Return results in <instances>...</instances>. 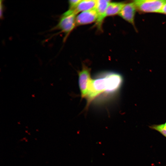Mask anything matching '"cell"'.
I'll use <instances>...</instances> for the list:
<instances>
[{
  "label": "cell",
  "instance_id": "5b68a950",
  "mask_svg": "<svg viewBox=\"0 0 166 166\" xmlns=\"http://www.w3.org/2000/svg\"><path fill=\"white\" fill-rule=\"evenodd\" d=\"M136 8L133 1L125 3L119 14L124 20L133 26H135V18Z\"/></svg>",
  "mask_w": 166,
  "mask_h": 166
},
{
  "label": "cell",
  "instance_id": "8fae6325",
  "mask_svg": "<svg viewBox=\"0 0 166 166\" xmlns=\"http://www.w3.org/2000/svg\"><path fill=\"white\" fill-rule=\"evenodd\" d=\"M81 0H71L69 1V10H73L81 1Z\"/></svg>",
  "mask_w": 166,
  "mask_h": 166
},
{
  "label": "cell",
  "instance_id": "4fadbf2b",
  "mask_svg": "<svg viewBox=\"0 0 166 166\" xmlns=\"http://www.w3.org/2000/svg\"><path fill=\"white\" fill-rule=\"evenodd\" d=\"M166 126V122L164 124Z\"/></svg>",
  "mask_w": 166,
  "mask_h": 166
},
{
  "label": "cell",
  "instance_id": "7c38bea8",
  "mask_svg": "<svg viewBox=\"0 0 166 166\" xmlns=\"http://www.w3.org/2000/svg\"><path fill=\"white\" fill-rule=\"evenodd\" d=\"M160 13L166 15V1L164 4Z\"/></svg>",
  "mask_w": 166,
  "mask_h": 166
},
{
  "label": "cell",
  "instance_id": "ba28073f",
  "mask_svg": "<svg viewBox=\"0 0 166 166\" xmlns=\"http://www.w3.org/2000/svg\"><path fill=\"white\" fill-rule=\"evenodd\" d=\"M96 3L97 0H81L74 9L71 10L77 15L78 13L95 9Z\"/></svg>",
  "mask_w": 166,
  "mask_h": 166
},
{
  "label": "cell",
  "instance_id": "8992f818",
  "mask_svg": "<svg viewBox=\"0 0 166 166\" xmlns=\"http://www.w3.org/2000/svg\"><path fill=\"white\" fill-rule=\"evenodd\" d=\"M97 14L95 9L80 13L76 17V26L89 24L97 19Z\"/></svg>",
  "mask_w": 166,
  "mask_h": 166
},
{
  "label": "cell",
  "instance_id": "9c48e42d",
  "mask_svg": "<svg viewBox=\"0 0 166 166\" xmlns=\"http://www.w3.org/2000/svg\"><path fill=\"white\" fill-rule=\"evenodd\" d=\"M124 4L121 2H110L106 9L105 18L119 14Z\"/></svg>",
  "mask_w": 166,
  "mask_h": 166
},
{
  "label": "cell",
  "instance_id": "3957f363",
  "mask_svg": "<svg viewBox=\"0 0 166 166\" xmlns=\"http://www.w3.org/2000/svg\"><path fill=\"white\" fill-rule=\"evenodd\" d=\"M166 0H136L133 2L137 10L144 13H160Z\"/></svg>",
  "mask_w": 166,
  "mask_h": 166
},
{
  "label": "cell",
  "instance_id": "52a82bcc",
  "mask_svg": "<svg viewBox=\"0 0 166 166\" xmlns=\"http://www.w3.org/2000/svg\"><path fill=\"white\" fill-rule=\"evenodd\" d=\"M111 2L110 0H97L95 9L97 14V19L96 22L97 28L101 29L103 20L105 18V14L107 7Z\"/></svg>",
  "mask_w": 166,
  "mask_h": 166
},
{
  "label": "cell",
  "instance_id": "7a4b0ae2",
  "mask_svg": "<svg viewBox=\"0 0 166 166\" xmlns=\"http://www.w3.org/2000/svg\"><path fill=\"white\" fill-rule=\"evenodd\" d=\"M77 15L73 11L68 10L61 15L58 24L55 27L56 29L60 30L64 33L65 39L76 26Z\"/></svg>",
  "mask_w": 166,
  "mask_h": 166
},
{
  "label": "cell",
  "instance_id": "277c9868",
  "mask_svg": "<svg viewBox=\"0 0 166 166\" xmlns=\"http://www.w3.org/2000/svg\"><path fill=\"white\" fill-rule=\"evenodd\" d=\"M79 85L81 97L85 98L88 93L92 79L91 69L83 64L82 69L78 72Z\"/></svg>",
  "mask_w": 166,
  "mask_h": 166
},
{
  "label": "cell",
  "instance_id": "6da1fadb",
  "mask_svg": "<svg viewBox=\"0 0 166 166\" xmlns=\"http://www.w3.org/2000/svg\"><path fill=\"white\" fill-rule=\"evenodd\" d=\"M123 82L122 76L113 72H106L92 79L85 98L89 105L96 97L101 94L110 95L117 92Z\"/></svg>",
  "mask_w": 166,
  "mask_h": 166
},
{
  "label": "cell",
  "instance_id": "30bf717a",
  "mask_svg": "<svg viewBox=\"0 0 166 166\" xmlns=\"http://www.w3.org/2000/svg\"><path fill=\"white\" fill-rule=\"evenodd\" d=\"M149 128L153 130H156L166 138V126L163 124H153L149 126Z\"/></svg>",
  "mask_w": 166,
  "mask_h": 166
}]
</instances>
